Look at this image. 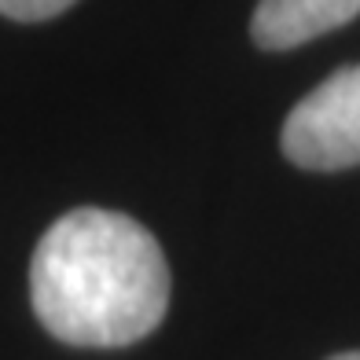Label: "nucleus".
<instances>
[{"mask_svg": "<svg viewBox=\"0 0 360 360\" xmlns=\"http://www.w3.org/2000/svg\"><path fill=\"white\" fill-rule=\"evenodd\" d=\"M77 0H0V11L11 22H44L56 19L67 8H74Z\"/></svg>", "mask_w": 360, "mask_h": 360, "instance_id": "4", "label": "nucleus"}, {"mask_svg": "<svg viewBox=\"0 0 360 360\" xmlns=\"http://www.w3.org/2000/svg\"><path fill=\"white\" fill-rule=\"evenodd\" d=\"M327 360H360V349H349V353H335V356H327Z\"/></svg>", "mask_w": 360, "mask_h": 360, "instance_id": "5", "label": "nucleus"}, {"mask_svg": "<svg viewBox=\"0 0 360 360\" xmlns=\"http://www.w3.org/2000/svg\"><path fill=\"white\" fill-rule=\"evenodd\" d=\"M356 15L360 0H257L250 37L265 52H287L353 22Z\"/></svg>", "mask_w": 360, "mask_h": 360, "instance_id": "3", "label": "nucleus"}, {"mask_svg": "<svg viewBox=\"0 0 360 360\" xmlns=\"http://www.w3.org/2000/svg\"><path fill=\"white\" fill-rule=\"evenodd\" d=\"M280 147L316 173L360 166V63L335 70L287 114Z\"/></svg>", "mask_w": 360, "mask_h": 360, "instance_id": "2", "label": "nucleus"}, {"mask_svg": "<svg viewBox=\"0 0 360 360\" xmlns=\"http://www.w3.org/2000/svg\"><path fill=\"white\" fill-rule=\"evenodd\" d=\"M30 302L59 342L85 349L133 346L169 309V265L140 221L81 206L41 236L30 261Z\"/></svg>", "mask_w": 360, "mask_h": 360, "instance_id": "1", "label": "nucleus"}]
</instances>
